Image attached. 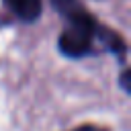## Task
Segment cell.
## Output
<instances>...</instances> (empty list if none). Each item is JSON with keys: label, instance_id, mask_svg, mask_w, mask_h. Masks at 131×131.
<instances>
[{"label": "cell", "instance_id": "cell-1", "mask_svg": "<svg viewBox=\"0 0 131 131\" xmlns=\"http://www.w3.org/2000/svg\"><path fill=\"white\" fill-rule=\"evenodd\" d=\"M68 18V25L59 37V49L68 57H84L90 53L94 41L98 39V23L86 14L82 8H72L63 14Z\"/></svg>", "mask_w": 131, "mask_h": 131}, {"label": "cell", "instance_id": "cell-2", "mask_svg": "<svg viewBox=\"0 0 131 131\" xmlns=\"http://www.w3.org/2000/svg\"><path fill=\"white\" fill-rule=\"evenodd\" d=\"M4 4L10 8V12L16 18H20L25 23L35 20L41 14V8H43L41 0H4Z\"/></svg>", "mask_w": 131, "mask_h": 131}, {"label": "cell", "instance_id": "cell-3", "mask_svg": "<svg viewBox=\"0 0 131 131\" xmlns=\"http://www.w3.org/2000/svg\"><path fill=\"white\" fill-rule=\"evenodd\" d=\"M51 4H53V8L59 10L61 14H66V12H70L72 8H76V0H51Z\"/></svg>", "mask_w": 131, "mask_h": 131}, {"label": "cell", "instance_id": "cell-4", "mask_svg": "<svg viewBox=\"0 0 131 131\" xmlns=\"http://www.w3.org/2000/svg\"><path fill=\"white\" fill-rule=\"evenodd\" d=\"M74 131H104V129H98V127H90V125H86V127H78V129H74Z\"/></svg>", "mask_w": 131, "mask_h": 131}]
</instances>
